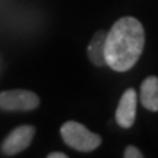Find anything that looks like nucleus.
<instances>
[{
    "mask_svg": "<svg viewBox=\"0 0 158 158\" xmlns=\"http://www.w3.org/2000/svg\"><path fill=\"white\" fill-rule=\"evenodd\" d=\"M145 45V31L142 23L132 16L114 22L106 35L104 59L106 64L116 72H126L139 60Z\"/></svg>",
    "mask_w": 158,
    "mask_h": 158,
    "instance_id": "f257e3e1",
    "label": "nucleus"
},
{
    "mask_svg": "<svg viewBox=\"0 0 158 158\" xmlns=\"http://www.w3.org/2000/svg\"><path fill=\"white\" fill-rule=\"evenodd\" d=\"M64 143L81 152H91L101 145V136L86 129L79 122L69 120L60 129Z\"/></svg>",
    "mask_w": 158,
    "mask_h": 158,
    "instance_id": "f03ea898",
    "label": "nucleus"
},
{
    "mask_svg": "<svg viewBox=\"0 0 158 158\" xmlns=\"http://www.w3.org/2000/svg\"><path fill=\"white\" fill-rule=\"evenodd\" d=\"M40 106L38 95L32 91L12 89L0 92V110L5 111H31Z\"/></svg>",
    "mask_w": 158,
    "mask_h": 158,
    "instance_id": "7ed1b4c3",
    "label": "nucleus"
},
{
    "mask_svg": "<svg viewBox=\"0 0 158 158\" xmlns=\"http://www.w3.org/2000/svg\"><path fill=\"white\" fill-rule=\"evenodd\" d=\"M35 135V127L29 126V124H22L18 126L12 130L9 136L6 138L3 143H2V152L5 155H16L18 152H21L23 149L31 145L32 138Z\"/></svg>",
    "mask_w": 158,
    "mask_h": 158,
    "instance_id": "20e7f679",
    "label": "nucleus"
},
{
    "mask_svg": "<svg viewBox=\"0 0 158 158\" xmlns=\"http://www.w3.org/2000/svg\"><path fill=\"white\" fill-rule=\"evenodd\" d=\"M136 104H138L136 91L133 88L126 89L116 110V122L118 126H122L124 129H129L133 126L136 118Z\"/></svg>",
    "mask_w": 158,
    "mask_h": 158,
    "instance_id": "39448f33",
    "label": "nucleus"
},
{
    "mask_svg": "<svg viewBox=\"0 0 158 158\" xmlns=\"http://www.w3.org/2000/svg\"><path fill=\"white\" fill-rule=\"evenodd\" d=\"M141 102L147 110L158 111V78L157 76H148L142 82Z\"/></svg>",
    "mask_w": 158,
    "mask_h": 158,
    "instance_id": "423d86ee",
    "label": "nucleus"
},
{
    "mask_svg": "<svg viewBox=\"0 0 158 158\" xmlns=\"http://www.w3.org/2000/svg\"><path fill=\"white\" fill-rule=\"evenodd\" d=\"M106 35H107V32L98 31V32L92 37L89 45H88V56H89V60L94 63L95 66H104V64H106V59H104Z\"/></svg>",
    "mask_w": 158,
    "mask_h": 158,
    "instance_id": "0eeeda50",
    "label": "nucleus"
},
{
    "mask_svg": "<svg viewBox=\"0 0 158 158\" xmlns=\"http://www.w3.org/2000/svg\"><path fill=\"white\" fill-rule=\"evenodd\" d=\"M123 157L124 158H142L143 157V154H142L136 147L129 145V147H126V149H124Z\"/></svg>",
    "mask_w": 158,
    "mask_h": 158,
    "instance_id": "6e6552de",
    "label": "nucleus"
},
{
    "mask_svg": "<svg viewBox=\"0 0 158 158\" xmlns=\"http://www.w3.org/2000/svg\"><path fill=\"white\" fill-rule=\"evenodd\" d=\"M47 157L48 158H68V154H64V152H50Z\"/></svg>",
    "mask_w": 158,
    "mask_h": 158,
    "instance_id": "1a4fd4ad",
    "label": "nucleus"
}]
</instances>
